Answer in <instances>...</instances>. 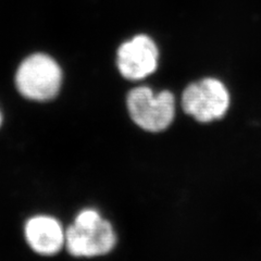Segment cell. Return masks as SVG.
Instances as JSON below:
<instances>
[{
  "label": "cell",
  "instance_id": "8992f818",
  "mask_svg": "<svg viewBox=\"0 0 261 261\" xmlns=\"http://www.w3.org/2000/svg\"><path fill=\"white\" fill-rule=\"evenodd\" d=\"M27 243L43 256H54L64 247L65 230L58 219L47 215L30 218L24 226Z\"/></svg>",
  "mask_w": 261,
  "mask_h": 261
},
{
  "label": "cell",
  "instance_id": "3957f363",
  "mask_svg": "<svg viewBox=\"0 0 261 261\" xmlns=\"http://www.w3.org/2000/svg\"><path fill=\"white\" fill-rule=\"evenodd\" d=\"M126 107L134 123L147 132H162L175 117V99L169 91L154 94L151 88L140 86L126 96Z\"/></svg>",
  "mask_w": 261,
  "mask_h": 261
},
{
  "label": "cell",
  "instance_id": "7a4b0ae2",
  "mask_svg": "<svg viewBox=\"0 0 261 261\" xmlns=\"http://www.w3.org/2000/svg\"><path fill=\"white\" fill-rule=\"evenodd\" d=\"M15 85L19 93L30 100H51L60 92L62 70L51 57L44 54L32 55L18 68Z\"/></svg>",
  "mask_w": 261,
  "mask_h": 261
},
{
  "label": "cell",
  "instance_id": "52a82bcc",
  "mask_svg": "<svg viewBox=\"0 0 261 261\" xmlns=\"http://www.w3.org/2000/svg\"><path fill=\"white\" fill-rule=\"evenodd\" d=\"M2 122H3V116H2V111H0V125H2Z\"/></svg>",
  "mask_w": 261,
  "mask_h": 261
},
{
  "label": "cell",
  "instance_id": "277c9868",
  "mask_svg": "<svg viewBox=\"0 0 261 261\" xmlns=\"http://www.w3.org/2000/svg\"><path fill=\"white\" fill-rule=\"evenodd\" d=\"M231 97L221 81L206 77L187 86L182 94L185 113L201 123L221 120L230 108Z\"/></svg>",
  "mask_w": 261,
  "mask_h": 261
},
{
  "label": "cell",
  "instance_id": "6da1fadb",
  "mask_svg": "<svg viewBox=\"0 0 261 261\" xmlns=\"http://www.w3.org/2000/svg\"><path fill=\"white\" fill-rule=\"evenodd\" d=\"M117 244L112 224L93 208L81 210L74 221L65 230V244L69 254L77 258L107 255Z\"/></svg>",
  "mask_w": 261,
  "mask_h": 261
},
{
  "label": "cell",
  "instance_id": "5b68a950",
  "mask_svg": "<svg viewBox=\"0 0 261 261\" xmlns=\"http://www.w3.org/2000/svg\"><path fill=\"white\" fill-rule=\"evenodd\" d=\"M159 51L153 40L137 35L118 49L117 65L121 75L129 81L143 80L158 68Z\"/></svg>",
  "mask_w": 261,
  "mask_h": 261
}]
</instances>
